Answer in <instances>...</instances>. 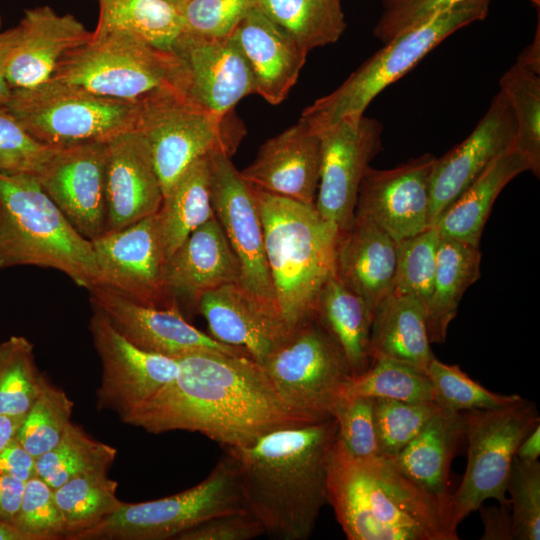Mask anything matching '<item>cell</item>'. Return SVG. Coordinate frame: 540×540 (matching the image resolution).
Returning <instances> with one entry per match:
<instances>
[{"instance_id": "7", "label": "cell", "mask_w": 540, "mask_h": 540, "mask_svg": "<svg viewBox=\"0 0 540 540\" xmlns=\"http://www.w3.org/2000/svg\"><path fill=\"white\" fill-rule=\"evenodd\" d=\"M491 0H465L388 42L333 92L307 106L300 118L316 131L346 116L363 115L387 86L410 71L455 31L483 20Z\"/></svg>"}, {"instance_id": "59", "label": "cell", "mask_w": 540, "mask_h": 540, "mask_svg": "<svg viewBox=\"0 0 540 540\" xmlns=\"http://www.w3.org/2000/svg\"><path fill=\"white\" fill-rule=\"evenodd\" d=\"M23 418L0 414V450L15 439Z\"/></svg>"}, {"instance_id": "8", "label": "cell", "mask_w": 540, "mask_h": 540, "mask_svg": "<svg viewBox=\"0 0 540 540\" xmlns=\"http://www.w3.org/2000/svg\"><path fill=\"white\" fill-rule=\"evenodd\" d=\"M231 114L213 115L174 89L138 102L134 129L149 147L163 196L198 159L235 153L244 131L232 122Z\"/></svg>"}, {"instance_id": "14", "label": "cell", "mask_w": 540, "mask_h": 540, "mask_svg": "<svg viewBox=\"0 0 540 540\" xmlns=\"http://www.w3.org/2000/svg\"><path fill=\"white\" fill-rule=\"evenodd\" d=\"M92 309L88 328L102 367L96 407L124 423L176 377L178 361L134 346Z\"/></svg>"}, {"instance_id": "37", "label": "cell", "mask_w": 540, "mask_h": 540, "mask_svg": "<svg viewBox=\"0 0 540 540\" xmlns=\"http://www.w3.org/2000/svg\"><path fill=\"white\" fill-rule=\"evenodd\" d=\"M116 456L115 447L71 422L58 444L35 459L36 475L54 490L74 477L108 472Z\"/></svg>"}, {"instance_id": "6", "label": "cell", "mask_w": 540, "mask_h": 540, "mask_svg": "<svg viewBox=\"0 0 540 540\" xmlns=\"http://www.w3.org/2000/svg\"><path fill=\"white\" fill-rule=\"evenodd\" d=\"M180 61L122 30L96 26L90 39L69 51L51 80L138 103L164 90L180 92Z\"/></svg>"}, {"instance_id": "56", "label": "cell", "mask_w": 540, "mask_h": 540, "mask_svg": "<svg viewBox=\"0 0 540 540\" xmlns=\"http://www.w3.org/2000/svg\"><path fill=\"white\" fill-rule=\"evenodd\" d=\"M19 27L0 31V105H4L11 96L12 90L7 82L6 70L9 55L18 39Z\"/></svg>"}, {"instance_id": "41", "label": "cell", "mask_w": 540, "mask_h": 540, "mask_svg": "<svg viewBox=\"0 0 540 540\" xmlns=\"http://www.w3.org/2000/svg\"><path fill=\"white\" fill-rule=\"evenodd\" d=\"M500 91L507 97L516 121L515 148L529 171L540 174V76L515 62L501 77Z\"/></svg>"}, {"instance_id": "42", "label": "cell", "mask_w": 540, "mask_h": 540, "mask_svg": "<svg viewBox=\"0 0 540 540\" xmlns=\"http://www.w3.org/2000/svg\"><path fill=\"white\" fill-rule=\"evenodd\" d=\"M74 403L47 378L25 414L15 439L35 458L52 449L71 424Z\"/></svg>"}, {"instance_id": "10", "label": "cell", "mask_w": 540, "mask_h": 540, "mask_svg": "<svg viewBox=\"0 0 540 540\" xmlns=\"http://www.w3.org/2000/svg\"><path fill=\"white\" fill-rule=\"evenodd\" d=\"M261 366L282 400L315 422L333 418L353 376L316 313L295 326Z\"/></svg>"}, {"instance_id": "29", "label": "cell", "mask_w": 540, "mask_h": 540, "mask_svg": "<svg viewBox=\"0 0 540 540\" xmlns=\"http://www.w3.org/2000/svg\"><path fill=\"white\" fill-rule=\"evenodd\" d=\"M430 344L426 310L419 299L391 292L377 305L370 334L371 361L387 358L426 373L435 358Z\"/></svg>"}, {"instance_id": "9", "label": "cell", "mask_w": 540, "mask_h": 540, "mask_svg": "<svg viewBox=\"0 0 540 540\" xmlns=\"http://www.w3.org/2000/svg\"><path fill=\"white\" fill-rule=\"evenodd\" d=\"M37 141L51 147L107 142L134 129L138 103L50 80L13 90L4 104Z\"/></svg>"}, {"instance_id": "54", "label": "cell", "mask_w": 540, "mask_h": 540, "mask_svg": "<svg viewBox=\"0 0 540 540\" xmlns=\"http://www.w3.org/2000/svg\"><path fill=\"white\" fill-rule=\"evenodd\" d=\"M478 510L484 525L481 540H514L511 506L481 505Z\"/></svg>"}, {"instance_id": "17", "label": "cell", "mask_w": 540, "mask_h": 540, "mask_svg": "<svg viewBox=\"0 0 540 540\" xmlns=\"http://www.w3.org/2000/svg\"><path fill=\"white\" fill-rule=\"evenodd\" d=\"M88 291L92 308L100 311L122 337L144 351L172 358L201 350L250 357L244 349L221 343L198 330L178 307L144 305L102 285Z\"/></svg>"}, {"instance_id": "28", "label": "cell", "mask_w": 540, "mask_h": 540, "mask_svg": "<svg viewBox=\"0 0 540 540\" xmlns=\"http://www.w3.org/2000/svg\"><path fill=\"white\" fill-rule=\"evenodd\" d=\"M395 265L396 241L369 219L354 215L338 238L335 276L374 311L392 292Z\"/></svg>"}, {"instance_id": "58", "label": "cell", "mask_w": 540, "mask_h": 540, "mask_svg": "<svg viewBox=\"0 0 540 540\" xmlns=\"http://www.w3.org/2000/svg\"><path fill=\"white\" fill-rule=\"evenodd\" d=\"M540 455V425L528 434L520 443L515 456L522 462L533 463Z\"/></svg>"}, {"instance_id": "30", "label": "cell", "mask_w": 540, "mask_h": 540, "mask_svg": "<svg viewBox=\"0 0 540 540\" xmlns=\"http://www.w3.org/2000/svg\"><path fill=\"white\" fill-rule=\"evenodd\" d=\"M463 438L461 412L443 406L404 449L388 458L424 489L449 498L450 467Z\"/></svg>"}, {"instance_id": "24", "label": "cell", "mask_w": 540, "mask_h": 540, "mask_svg": "<svg viewBox=\"0 0 540 540\" xmlns=\"http://www.w3.org/2000/svg\"><path fill=\"white\" fill-rule=\"evenodd\" d=\"M9 55L6 78L11 90L29 89L51 80L69 51L85 44L92 32L71 14L50 6L28 9Z\"/></svg>"}, {"instance_id": "27", "label": "cell", "mask_w": 540, "mask_h": 540, "mask_svg": "<svg viewBox=\"0 0 540 540\" xmlns=\"http://www.w3.org/2000/svg\"><path fill=\"white\" fill-rule=\"evenodd\" d=\"M230 36L249 65L255 93L280 104L297 82L308 52L255 5Z\"/></svg>"}, {"instance_id": "33", "label": "cell", "mask_w": 540, "mask_h": 540, "mask_svg": "<svg viewBox=\"0 0 540 540\" xmlns=\"http://www.w3.org/2000/svg\"><path fill=\"white\" fill-rule=\"evenodd\" d=\"M167 259L198 227L215 217L209 156L195 161L163 196L155 213Z\"/></svg>"}, {"instance_id": "4", "label": "cell", "mask_w": 540, "mask_h": 540, "mask_svg": "<svg viewBox=\"0 0 540 540\" xmlns=\"http://www.w3.org/2000/svg\"><path fill=\"white\" fill-rule=\"evenodd\" d=\"M253 188L277 308L293 329L315 315L321 290L335 276L340 231L315 204Z\"/></svg>"}, {"instance_id": "62", "label": "cell", "mask_w": 540, "mask_h": 540, "mask_svg": "<svg viewBox=\"0 0 540 540\" xmlns=\"http://www.w3.org/2000/svg\"><path fill=\"white\" fill-rule=\"evenodd\" d=\"M533 4L539 6L540 0H530Z\"/></svg>"}, {"instance_id": "38", "label": "cell", "mask_w": 540, "mask_h": 540, "mask_svg": "<svg viewBox=\"0 0 540 540\" xmlns=\"http://www.w3.org/2000/svg\"><path fill=\"white\" fill-rule=\"evenodd\" d=\"M117 481L108 472L74 477L54 489L56 505L61 513L66 537L87 530L117 511L122 505L117 497Z\"/></svg>"}, {"instance_id": "26", "label": "cell", "mask_w": 540, "mask_h": 540, "mask_svg": "<svg viewBox=\"0 0 540 540\" xmlns=\"http://www.w3.org/2000/svg\"><path fill=\"white\" fill-rule=\"evenodd\" d=\"M197 311L206 320L211 337L244 349L260 365L292 330L238 283L203 293Z\"/></svg>"}, {"instance_id": "57", "label": "cell", "mask_w": 540, "mask_h": 540, "mask_svg": "<svg viewBox=\"0 0 540 540\" xmlns=\"http://www.w3.org/2000/svg\"><path fill=\"white\" fill-rule=\"evenodd\" d=\"M517 64L523 68L540 75V26L537 25L533 41L521 52Z\"/></svg>"}, {"instance_id": "45", "label": "cell", "mask_w": 540, "mask_h": 540, "mask_svg": "<svg viewBox=\"0 0 540 540\" xmlns=\"http://www.w3.org/2000/svg\"><path fill=\"white\" fill-rule=\"evenodd\" d=\"M438 401L447 408L463 412L476 409H493L521 399L518 394L505 395L490 391L473 380L458 365H449L436 357L427 368Z\"/></svg>"}, {"instance_id": "25", "label": "cell", "mask_w": 540, "mask_h": 540, "mask_svg": "<svg viewBox=\"0 0 540 540\" xmlns=\"http://www.w3.org/2000/svg\"><path fill=\"white\" fill-rule=\"evenodd\" d=\"M240 278L239 261L216 217L195 229L167 259L164 269L166 292L179 308L183 302L197 310L203 293L239 284Z\"/></svg>"}, {"instance_id": "51", "label": "cell", "mask_w": 540, "mask_h": 540, "mask_svg": "<svg viewBox=\"0 0 540 540\" xmlns=\"http://www.w3.org/2000/svg\"><path fill=\"white\" fill-rule=\"evenodd\" d=\"M465 0H381L374 36L386 43Z\"/></svg>"}, {"instance_id": "1", "label": "cell", "mask_w": 540, "mask_h": 540, "mask_svg": "<svg viewBox=\"0 0 540 540\" xmlns=\"http://www.w3.org/2000/svg\"><path fill=\"white\" fill-rule=\"evenodd\" d=\"M176 359V377L125 424L153 434L198 432L230 448L278 429L318 423L289 407L251 357L201 350Z\"/></svg>"}, {"instance_id": "35", "label": "cell", "mask_w": 540, "mask_h": 540, "mask_svg": "<svg viewBox=\"0 0 540 540\" xmlns=\"http://www.w3.org/2000/svg\"><path fill=\"white\" fill-rule=\"evenodd\" d=\"M97 26L126 31L148 44L172 51L184 32L180 9L165 0H96Z\"/></svg>"}, {"instance_id": "19", "label": "cell", "mask_w": 540, "mask_h": 540, "mask_svg": "<svg viewBox=\"0 0 540 540\" xmlns=\"http://www.w3.org/2000/svg\"><path fill=\"white\" fill-rule=\"evenodd\" d=\"M172 51L180 61V92L205 111L228 116L242 98L255 93L249 65L231 36L183 32Z\"/></svg>"}, {"instance_id": "36", "label": "cell", "mask_w": 540, "mask_h": 540, "mask_svg": "<svg viewBox=\"0 0 540 540\" xmlns=\"http://www.w3.org/2000/svg\"><path fill=\"white\" fill-rule=\"evenodd\" d=\"M254 5L308 53L335 43L346 28L341 0H254Z\"/></svg>"}, {"instance_id": "32", "label": "cell", "mask_w": 540, "mask_h": 540, "mask_svg": "<svg viewBox=\"0 0 540 540\" xmlns=\"http://www.w3.org/2000/svg\"><path fill=\"white\" fill-rule=\"evenodd\" d=\"M481 257L479 247L440 237L433 290L426 307V324L431 343H444L462 296L480 278Z\"/></svg>"}, {"instance_id": "55", "label": "cell", "mask_w": 540, "mask_h": 540, "mask_svg": "<svg viewBox=\"0 0 540 540\" xmlns=\"http://www.w3.org/2000/svg\"><path fill=\"white\" fill-rule=\"evenodd\" d=\"M24 484L25 481L0 472V521L13 524L20 507Z\"/></svg>"}, {"instance_id": "63", "label": "cell", "mask_w": 540, "mask_h": 540, "mask_svg": "<svg viewBox=\"0 0 540 540\" xmlns=\"http://www.w3.org/2000/svg\"><path fill=\"white\" fill-rule=\"evenodd\" d=\"M1 24H2V19H1V16H0V28H1Z\"/></svg>"}, {"instance_id": "3", "label": "cell", "mask_w": 540, "mask_h": 540, "mask_svg": "<svg viewBox=\"0 0 540 540\" xmlns=\"http://www.w3.org/2000/svg\"><path fill=\"white\" fill-rule=\"evenodd\" d=\"M326 494L349 540L459 539L451 497L424 489L388 457L353 456L338 436L328 457Z\"/></svg>"}, {"instance_id": "23", "label": "cell", "mask_w": 540, "mask_h": 540, "mask_svg": "<svg viewBox=\"0 0 540 540\" xmlns=\"http://www.w3.org/2000/svg\"><path fill=\"white\" fill-rule=\"evenodd\" d=\"M321 170V139L309 123L299 121L265 141L240 171L243 179L263 191L315 204Z\"/></svg>"}, {"instance_id": "50", "label": "cell", "mask_w": 540, "mask_h": 540, "mask_svg": "<svg viewBox=\"0 0 540 540\" xmlns=\"http://www.w3.org/2000/svg\"><path fill=\"white\" fill-rule=\"evenodd\" d=\"M332 417L338 425V438L353 456H379L373 398L346 397Z\"/></svg>"}, {"instance_id": "31", "label": "cell", "mask_w": 540, "mask_h": 540, "mask_svg": "<svg viewBox=\"0 0 540 540\" xmlns=\"http://www.w3.org/2000/svg\"><path fill=\"white\" fill-rule=\"evenodd\" d=\"M525 171L529 165L515 147L500 155L440 217L435 225L440 236L479 247L496 198Z\"/></svg>"}, {"instance_id": "16", "label": "cell", "mask_w": 540, "mask_h": 540, "mask_svg": "<svg viewBox=\"0 0 540 540\" xmlns=\"http://www.w3.org/2000/svg\"><path fill=\"white\" fill-rule=\"evenodd\" d=\"M91 242L98 268L96 285L144 305L179 308L164 286L167 257L155 214L122 229L106 231Z\"/></svg>"}, {"instance_id": "11", "label": "cell", "mask_w": 540, "mask_h": 540, "mask_svg": "<svg viewBox=\"0 0 540 540\" xmlns=\"http://www.w3.org/2000/svg\"><path fill=\"white\" fill-rule=\"evenodd\" d=\"M247 510L226 454L199 484L164 498L126 503L68 540H167L218 515Z\"/></svg>"}, {"instance_id": "34", "label": "cell", "mask_w": 540, "mask_h": 540, "mask_svg": "<svg viewBox=\"0 0 540 540\" xmlns=\"http://www.w3.org/2000/svg\"><path fill=\"white\" fill-rule=\"evenodd\" d=\"M316 315L341 346L353 376L365 371L374 315L366 301L333 276L319 294Z\"/></svg>"}, {"instance_id": "60", "label": "cell", "mask_w": 540, "mask_h": 540, "mask_svg": "<svg viewBox=\"0 0 540 540\" xmlns=\"http://www.w3.org/2000/svg\"><path fill=\"white\" fill-rule=\"evenodd\" d=\"M0 540H27V538L12 525L0 521Z\"/></svg>"}, {"instance_id": "46", "label": "cell", "mask_w": 540, "mask_h": 540, "mask_svg": "<svg viewBox=\"0 0 540 540\" xmlns=\"http://www.w3.org/2000/svg\"><path fill=\"white\" fill-rule=\"evenodd\" d=\"M13 527L27 540L65 539L66 530L54 490L37 475L25 481Z\"/></svg>"}, {"instance_id": "5", "label": "cell", "mask_w": 540, "mask_h": 540, "mask_svg": "<svg viewBox=\"0 0 540 540\" xmlns=\"http://www.w3.org/2000/svg\"><path fill=\"white\" fill-rule=\"evenodd\" d=\"M50 268L89 290L98 268L91 240L81 235L28 173L0 171V269Z\"/></svg>"}, {"instance_id": "21", "label": "cell", "mask_w": 540, "mask_h": 540, "mask_svg": "<svg viewBox=\"0 0 540 540\" xmlns=\"http://www.w3.org/2000/svg\"><path fill=\"white\" fill-rule=\"evenodd\" d=\"M512 107L499 91L475 129L461 143L436 159L430 184V225L503 153L515 147Z\"/></svg>"}, {"instance_id": "39", "label": "cell", "mask_w": 540, "mask_h": 540, "mask_svg": "<svg viewBox=\"0 0 540 540\" xmlns=\"http://www.w3.org/2000/svg\"><path fill=\"white\" fill-rule=\"evenodd\" d=\"M352 396L382 398L406 403L438 401L435 389L426 373L387 358L373 359L365 371L352 376L346 388L345 398Z\"/></svg>"}, {"instance_id": "40", "label": "cell", "mask_w": 540, "mask_h": 540, "mask_svg": "<svg viewBox=\"0 0 540 540\" xmlns=\"http://www.w3.org/2000/svg\"><path fill=\"white\" fill-rule=\"evenodd\" d=\"M45 380L26 337L13 335L0 343V414L24 417Z\"/></svg>"}, {"instance_id": "61", "label": "cell", "mask_w": 540, "mask_h": 540, "mask_svg": "<svg viewBox=\"0 0 540 540\" xmlns=\"http://www.w3.org/2000/svg\"><path fill=\"white\" fill-rule=\"evenodd\" d=\"M168 3L172 4L173 6L180 9L182 6H184L189 0H165Z\"/></svg>"}, {"instance_id": "53", "label": "cell", "mask_w": 540, "mask_h": 540, "mask_svg": "<svg viewBox=\"0 0 540 540\" xmlns=\"http://www.w3.org/2000/svg\"><path fill=\"white\" fill-rule=\"evenodd\" d=\"M35 459L13 439L0 450V472L27 481L36 475Z\"/></svg>"}, {"instance_id": "43", "label": "cell", "mask_w": 540, "mask_h": 540, "mask_svg": "<svg viewBox=\"0 0 540 540\" xmlns=\"http://www.w3.org/2000/svg\"><path fill=\"white\" fill-rule=\"evenodd\" d=\"M440 237L436 226H432L396 242L392 292L416 297L425 310L433 290Z\"/></svg>"}, {"instance_id": "22", "label": "cell", "mask_w": 540, "mask_h": 540, "mask_svg": "<svg viewBox=\"0 0 540 540\" xmlns=\"http://www.w3.org/2000/svg\"><path fill=\"white\" fill-rule=\"evenodd\" d=\"M106 231H115L155 214L163 201L149 147L135 130L106 142Z\"/></svg>"}, {"instance_id": "47", "label": "cell", "mask_w": 540, "mask_h": 540, "mask_svg": "<svg viewBox=\"0 0 540 540\" xmlns=\"http://www.w3.org/2000/svg\"><path fill=\"white\" fill-rule=\"evenodd\" d=\"M514 540L540 539V463L513 459L507 482Z\"/></svg>"}, {"instance_id": "20", "label": "cell", "mask_w": 540, "mask_h": 540, "mask_svg": "<svg viewBox=\"0 0 540 540\" xmlns=\"http://www.w3.org/2000/svg\"><path fill=\"white\" fill-rule=\"evenodd\" d=\"M106 142L56 147L36 176L73 227L94 240L106 232Z\"/></svg>"}, {"instance_id": "48", "label": "cell", "mask_w": 540, "mask_h": 540, "mask_svg": "<svg viewBox=\"0 0 540 540\" xmlns=\"http://www.w3.org/2000/svg\"><path fill=\"white\" fill-rule=\"evenodd\" d=\"M55 149L37 141L0 105V171L37 176Z\"/></svg>"}, {"instance_id": "44", "label": "cell", "mask_w": 540, "mask_h": 540, "mask_svg": "<svg viewBox=\"0 0 540 540\" xmlns=\"http://www.w3.org/2000/svg\"><path fill=\"white\" fill-rule=\"evenodd\" d=\"M443 406L438 401L406 403L375 398L374 415L379 456L397 455Z\"/></svg>"}, {"instance_id": "49", "label": "cell", "mask_w": 540, "mask_h": 540, "mask_svg": "<svg viewBox=\"0 0 540 540\" xmlns=\"http://www.w3.org/2000/svg\"><path fill=\"white\" fill-rule=\"evenodd\" d=\"M254 0H189L180 8L184 32L205 38L232 34Z\"/></svg>"}, {"instance_id": "18", "label": "cell", "mask_w": 540, "mask_h": 540, "mask_svg": "<svg viewBox=\"0 0 540 540\" xmlns=\"http://www.w3.org/2000/svg\"><path fill=\"white\" fill-rule=\"evenodd\" d=\"M436 159L426 153L392 169L368 166L354 215L369 219L396 242L431 227L430 184Z\"/></svg>"}, {"instance_id": "12", "label": "cell", "mask_w": 540, "mask_h": 540, "mask_svg": "<svg viewBox=\"0 0 540 540\" xmlns=\"http://www.w3.org/2000/svg\"><path fill=\"white\" fill-rule=\"evenodd\" d=\"M461 414L468 459L463 479L451 494L458 525L487 499L511 506L507 482L516 450L540 425L536 405L524 398L506 406L468 410Z\"/></svg>"}, {"instance_id": "15", "label": "cell", "mask_w": 540, "mask_h": 540, "mask_svg": "<svg viewBox=\"0 0 540 540\" xmlns=\"http://www.w3.org/2000/svg\"><path fill=\"white\" fill-rule=\"evenodd\" d=\"M317 131L321 170L315 207L343 232L353 223L364 172L382 150L383 125L363 114L343 117Z\"/></svg>"}, {"instance_id": "52", "label": "cell", "mask_w": 540, "mask_h": 540, "mask_svg": "<svg viewBox=\"0 0 540 540\" xmlns=\"http://www.w3.org/2000/svg\"><path fill=\"white\" fill-rule=\"evenodd\" d=\"M263 534L260 521L244 510L209 518L180 533L175 540H250Z\"/></svg>"}, {"instance_id": "13", "label": "cell", "mask_w": 540, "mask_h": 540, "mask_svg": "<svg viewBox=\"0 0 540 540\" xmlns=\"http://www.w3.org/2000/svg\"><path fill=\"white\" fill-rule=\"evenodd\" d=\"M209 165L214 214L239 261V285L266 310L281 318L267 264L254 188L243 179L230 155L223 152L210 154Z\"/></svg>"}, {"instance_id": "2", "label": "cell", "mask_w": 540, "mask_h": 540, "mask_svg": "<svg viewBox=\"0 0 540 540\" xmlns=\"http://www.w3.org/2000/svg\"><path fill=\"white\" fill-rule=\"evenodd\" d=\"M337 434V422L330 418L225 448L245 507L265 534L281 540H306L312 535L327 503V463Z\"/></svg>"}]
</instances>
